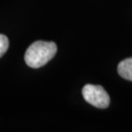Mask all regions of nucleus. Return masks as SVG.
<instances>
[{
    "mask_svg": "<svg viewBox=\"0 0 132 132\" xmlns=\"http://www.w3.org/2000/svg\"><path fill=\"white\" fill-rule=\"evenodd\" d=\"M118 72L122 78L132 81V58L124 59L118 64Z\"/></svg>",
    "mask_w": 132,
    "mask_h": 132,
    "instance_id": "nucleus-3",
    "label": "nucleus"
},
{
    "mask_svg": "<svg viewBox=\"0 0 132 132\" xmlns=\"http://www.w3.org/2000/svg\"><path fill=\"white\" fill-rule=\"evenodd\" d=\"M9 47V39L4 34H0V58L4 55Z\"/></svg>",
    "mask_w": 132,
    "mask_h": 132,
    "instance_id": "nucleus-4",
    "label": "nucleus"
},
{
    "mask_svg": "<svg viewBox=\"0 0 132 132\" xmlns=\"http://www.w3.org/2000/svg\"><path fill=\"white\" fill-rule=\"evenodd\" d=\"M82 96L90 105L99 109H106L110 105V96L100 85L86 84L82 88Z\"/></svg>",
    "mask_w": 132,
    "mask_h": 132,
    "instance_id": "nucleus-2",
    "label": "nucleus"
},
{
    "mask_svg": "<svg viewBox=\"0 0 132 132\" xmlns=\"http://www.w3.org/2000/svg\"><path fill=\"white\" fill-rule=\"evenodd\" d=\"M57 53V45L52 41L38 40L33 42L24 54V62L28 67L38 69L51 61Z\"/></svg>",
    "mask_w": 132,
    "mask_h": 132,
    "instance_id": "nucleus-1",
    "label": "nucleus"
}]
</instances>
